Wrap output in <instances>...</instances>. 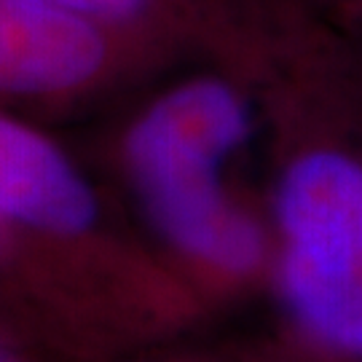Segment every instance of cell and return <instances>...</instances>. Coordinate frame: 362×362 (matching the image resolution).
<instances>
[{
	"mask_svg": "<svg viewBox=\"0 0 362 362\" xmlns=\"http://www.w3.org/2000/svg\"><path fill=\"white\" fill-rule=\"evenodd\" d=\"M242 94L218 78H196L158 97L129 134V164L161 231L188 255L245 272L263 252L255 220L233 204L220 169L247 140Z\"/></svg>",
	"mask_w": 362,
	"mask_h": 362,
	"instance_id": "1",
	"label": "cell"
},
{
	"mask_svg": "<svg viewBox=\"0 0 362 362\" xmlns=\"http://www.w3.org/2000/svg\"><path fill=\"white\" fill-rule=\"evenodd\" d=\"M107 59L105 25L49 0H0V97L43 100L91 83Z\"/></svg>",
	"mask_w": 362,
	"mask_h": 362,
	"instance_id": "2",
	"label": "cell"
},
{
	"mask_svg": "<svg viewBox=\"0 0 362 362\" xmlns=\"http://www.w3.org/2000/svg\"><path fill=\"white\" fill-rule=\"evenodd\" d=\"M97 218L83 175L40 132L0 113V220L46 233H81Z\"/></svg>",
	"mask_w": 362,
	"mask_h": 362,
	"instance_id": "3",
	"label": "cell"
},
{
	"mask_svg": "<svg viewBox=\"0 0 362 362\" xmlns=\"http://www.w3.org/2000/svg\"><path fill=\"white\" fill-rule=\"evenodd\" d=\"M285 290L317 336L362 354V233L287 245Z\"/></svg>",
	"mask_w": 362,
	"mask_h": 362,
	"instance_id": "4",
	"label": "cell"
},
{
	"mask_svg": "<svg viewBox=\"0 0 362 362\" xmlns=\"http://www.w3.org/2000/svg\"><path fill=\"white\" fill-rule=\"evenodd\" d=\"M279 223L287 245L362 233V167L330 151L298 158L279 188Z\"/></svg>",
	"mask_w": 362,
	"mask_h": 362,
	"instance_id": "5",
	"label": "cell"
},
{
	"mask_svg": "<svg viewBox=\"0 0 362 362\" xmlns=\"http://www.w3.org/2000/svg\"><path fill=\"white\" fill-rule=\"evenodd\" d=\"M49 3L73 13H81L86 19H94L100 25H113V22L134 19L137 13H143L148 8L151 0H49Z\"/></svg>",
	"mask_w": 362,
	"mask_h": 362,
	"instance_id": "6",
	"label": "cell"
},
{
	"mask_svg": "<svg viewBox=\"0 0 362 362\" xmlns=\"http://www.w3.org/2000/svg\"><path fill=\"white\" fill-rule=\"evenodd\" d=\"M0 362H13V360H11V354H6V351L0 349Z\"/></svg>",
	"mask_w": 362,
	"mask_h": 362,
	"instance_id": "7",
	"label": "cell"
}]
</instances>
